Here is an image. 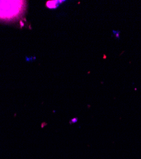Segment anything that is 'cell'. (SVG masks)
I'll return each instance as SVG.
<instances>
[{
    "mask_svg": "<svg viewBox=\"0 0 141 159\" xmlns=\"http://www.w3.org/2000/svg\"><path fill=\"white\" fill-rule=\"evenodd\" d=\"M21 2L0 1V19L14 17L20 10Z\"/></svg>",
    "mask_w": 141,
    "mask_h": 159,
    "instance_id": "6da1fadb",
    "label": "cell"
},
{
    "mask_svg": "<svg viewBox=\"0 0 141 159\" xmlns=\"http://www.w3.org/2000/svg\"><path fill=\"white\" fill-rule=\"evenodd\" d=\"M112 33L115 38L117 39H120V31L119 30H112Z\"/></svg>",
    "mask_w": 141,
    "mask_h": 159,
    "instance_id": "7a4b0ae2",
    "label": "cell"
}]
</instances>
